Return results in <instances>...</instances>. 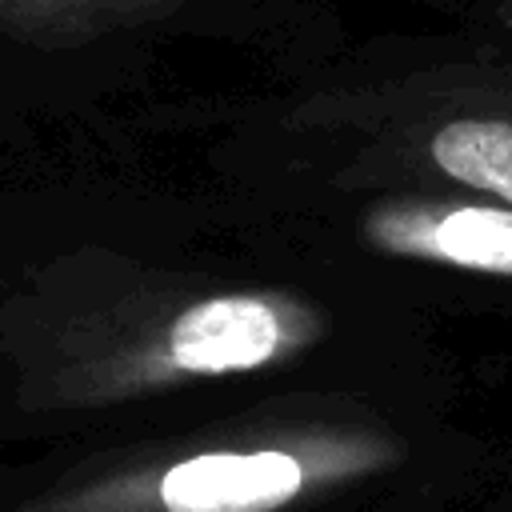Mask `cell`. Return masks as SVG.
Here are the masks:
<instances>
[{
	"mask_svg": "<svg viewBox=\"0 0 512 512\" xmlns=\"http://www.w3.org/2000/svg\"><path fill=\"white\" fill-rule=\"evenodd\" d=\"M296 488L300 464L288 452H208L176 464L160 500L168 512H268Z\"/></svg>",
	"mask_w": 512,
	"mask_h": 512,
	"instance_id": "6da1fadb",
	"label": "cell"
},
{
	"mask_svg": "<svg viewBox=\"0 0 512 512\" xmlns=\"http://www.w3.org/2000/svg\"><path fill=\"white\" fill-rule=\"evenodd\" d=\"M280 344L276 312L256 296H216L188 308L176 328L168 356L184 372H244L264 364Z\"/></svg>",
	"mask_w": 512,
	"mask_h": 512,
	"instance_id": "7a4b0ae2",
	"label": "cell"
},
{
	"mask_svg": "<svg viewBox=\"0 0 512 512\" xmlns=\"http://www.w3.org/2000/svg\"><path fill=\"white\" fill-rule=\"evenodd\" d=\"M192 0H0V28L16 32H56V36H88L116 24L156 20Z\"/></svg>",
	"mask_w": 512,
	"mask_h": 512,
	"instance_id": "3957f363",
	"label": "cell"
},
{
	"mask_svg": "<svg viewBox=\"0 0 512 512\" xmlns=\"http://www.w3.org/2000/svg\"><path fill=\"white\" fill-rule=\"evenodd\" d=\"M436 248L456 264L512 272V216L496 208H456L436 224Z\"/></svg>",
	"mask_w": 512,
	"mask_h": 512,
	"instance_id": "277c9868",
	"label": "cell"
},
{
	"mask_svg": "<svg viewBox=\"0 0 512 512\" xmlns=\"http://www.w3.org/2000/svg\"><path fill=\"white\" fill-rule=\"evenodd\" d=\"M444 12L460 16L464 28H500L512 32V0H432Z\"/></svg>",
	"mask_w": 512,
	"mask_h": 512,
	"instance_id": "5b68a950",
	"label": "cell"
}]
</instances>
